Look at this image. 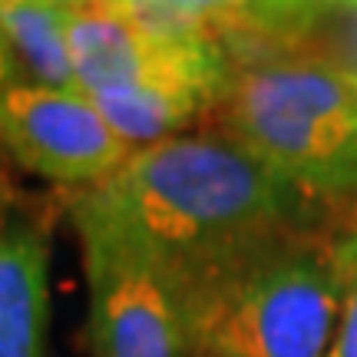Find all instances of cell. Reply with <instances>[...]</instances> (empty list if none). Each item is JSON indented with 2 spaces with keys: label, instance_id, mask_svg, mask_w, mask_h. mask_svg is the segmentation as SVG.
Instances as JSON below:
<instances>
[{
  "label": "cell",
  "instance_id": "6da1fadb",
  "mask_svg": "<svg viewBox=\"0 0 357 357\" xmlns=\"http://www.w3.org/2000/svg\"><path fill=\"white\" fill-rule=\"evenodd\" d=\"M70 222L113 231L172 284L182 318L298 231H337L291 182L205 126L132 149L113 176L63 195Z\"/></svg>",
  "mask_w": 357,
  "mask_h": 357
},
{
  "label": "cell",
  "instance_id": "7a4b0ae2",
  "mask_svg": "<svg viewBox=\"0 0 357 357\" xmlns=\"http://www.w3.org/2000/svg\"><path fill=\"white\" fill-rule=\"evenodd\" d=\"M208 126L258 155L331 229L357 222V83L311 56L235 70Z\"/></svg>",
  "mask_w": 357,
  "mask_h": 357
},
{
  "label": "cell",
  "instance_id": "3957f363",
  "mask_svg": "<svg viewBox=\"0 0 357 357\" xmlns=\"http://www.w3.org/2000/svg\"><path fill=\"white\" fill-rule=\"evenodd\" d=\"M337 311L334 231H298L231 275L185 328L195 357H328Z\"/></svg>",
  "mask_w": 357,
  "mask_h": 357
},
{
  "label": "cell",
  "instance_id": "277c9868",
  "mask_svg": "<svg viewBox=\"0 0 357 357\" xmlns=\"http://www.w3.org/2000/svg\"><path fill=\"white\" fill-rule=\"evenodd\" d=\"M86 275L93 357H195L178 298L162 271L113 231L70 222Z\"/></svg>",
  "mask_w": 357,
  "mask_h": 357
},
{
  "label": "cell",
  "instance_id": "5b68a950",
  "mask_svg": "<svg viewBox=\"0 0 357 357\" xmlns=\"http://www.w3.org/2000/svg\"><path fill=\"white\" fill-rule=\"evenodd\" d=\"M0 155L73 195L106 182L132 149L86 93L17 83L0 96Z\"/></svg>",
  "mask_w": 357,
  "mask_h": 357
},
{
  "label": "cell",
  "instance_id": "8992f818",
  "mask_svg": "<svg viewBox=\"0 0 357 357\" xmlns=\"http://www.w3.org/2000/svg\"><path fill=\"white\" fill-rule=\"evenodd\" d=\"M50 258V215L17 195L0 218V357H53Z\"/></svg>",
  "mask_w": 357,
  "mask_h": 357
},
{
  "label": "cell",
  "instance_id": "52a82bcc",
  "mask_svg": "<svg viewBox=\"0 0 357 357\" xmlns=\"http://www.w3.org/2000/svg\"><path fill=\"white\" fill-rule=\"evenodd\" d=\"M0 30L26 83L79 89L70 50V0H0Z\"/></svg>",
  "mask_w": 357,
  "mask_h": 357
},
{
  "label": "cell",
  "instance_id": "ba28073f",
  "mask_svg": "<svg viewBox=\"0 0 357 357\" xmlns=\"http://www.w3.org/2000/svg\"><path fill=\"white\" fill-rule=\"evenodd\" d=\"M298 56L321 60L357 83V3H314Z\"/></svg>",
  "mask_w": 357,
  "mask_h": 357
},
{
  "label": "cell",
  "instance_id": "9c48e42d",
  "mask_svg": "<svg viewBox=\"0 0 357 357\" xmlns=\"http://www.w3.org/2000/svg\"><path fill=\"white\" fill-rule=\"evenodd\" d=\"M334 255L341 268V311L328 357H357V222L334 231Z\"/></svg>",
  "mask_w": 357,
  "mask_h": 357
},
{
  "label": "cell",
  "instance_id": "30bf717a",
  "mask_svg": "<svg viewBox=\"0 0 357 357\" xmlns=\"http://www.w3.org/2000/svg\"><path fill=\"white\" fill-rule=\"evenodd\" d=\"M17 83H26V79H24V73H20V63H17V56H13L3 30H0V96L10 86H17Z\"/></svg>",
  "mask_w": 357,
  "mask_h": 357
},
{
  "label": "cell",
  "instance_id": "8fae6325",
  "mask_svg": "<svg viewBox=\"0 0 357 357\" xmlns=\"http://www.w3.org/2000/svg\"><path fill=\"white\" fill-rule=\"evenodd\" d=\"M17 199V192L7 189V182H3V176H0V218H3V212L10 208V202Z\"/></svg>",
  "mask_w": 357,
  "mask_h": 357
},
{
  "label": "cell",
  "instance_id": "7c38bea8",
  "mask_svg": "<svg viewBox=\"0 0 357 357\" xmlns=\"http://www.w3.org/2000/svg\"><path fill=\"white\" fill-rule=\"evenodd\" d=\"M199 357H218V354H199Z\"/></svg>",
  "mask_w": 357,
  "mask_h": 357
}]
</instances>
